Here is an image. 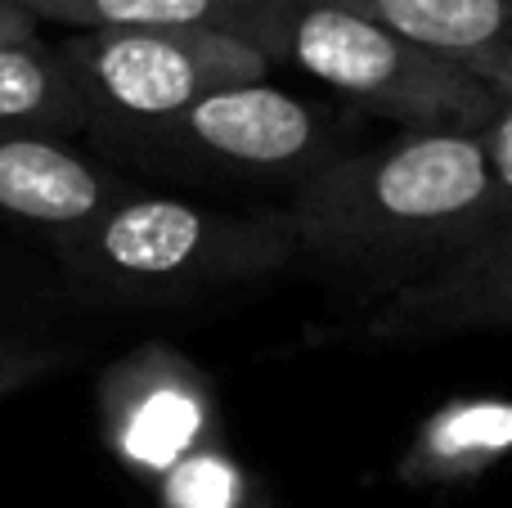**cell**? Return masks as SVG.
Here are the masks:
<instances>
[{
  "instance_id": "obj_1",
  "label": "cell",
  "mask_w": 512,
  "mask_h": 508,
  "mask_svg": "<svg viewBox=\"0 0 512 508\" xmlns=\"http://www.w3.org/2000/svg\"><path fill=\"white\" fill-rule=\"evenodd\" d=\"M297 266L387 297L423 284L499 230L481 135L400 131L351 149L288 198Z\"/></svg>"
},
{
  "instance_id": "obj_2",
  "label": "cell",
  "mask_w": 512,
  "mask_h": 508,
  "mask_svg": "<svg viewBox=\"0 0 512 508\" xmlns=\"http://www.w3.org/2000/svg\"><path fill=\"white\" fill-rule=\"evenodd\" d=\"M50 266L104 306H194L297 266L288 207H212L135 185L77 230L45 239Z\"/></svg>"
},
{
  "instance_id": "obj_3",
  "label": "cell",
  "mask_w": 512,
  "mask_h": 508,
  "mask_svg": "<svg viewBox=\"0 0 512 508\" xmlns=\"http://www.w3.org/2000/svg\"><path fill=\"white\" fill-rule=\"evenodd\" d=\"M104 158L162 180L194 185H252L288 189L333 167L346 149V135L319 104L270 81L225 86L194 99L189 108L153 122H95L86 131Z\"/></svg>"
},
{
  "instance_id": "obj_4",
  "label": "cell",
  "mask_w": 512,
  "mask_h": 508,
  "mask_svg": "<svg viewBox=\"0 0 512 508\" xmlns=\"http://www.w3.org/2000/svg\"><path fill=\"white\" fill-rule=\"evenodd\" d=\"M256 50L270 63L310 72L400 131L486 135L499 113V90L477 72L337 0H274L256 27Z\"/></svg>"
},
{
  "instance_id": "obj_5",
  "label": "cell",
  "mask_w": 512,
  "mask_h": 508,
  "mask_svg": "<svg viewBox=\"0 0 512 508\" xmlns=\"http://www.w3.org/2000/svg\"><path fill=\"white\" fill-rule=\"evenodd\" d=\"M59 54L95 104V122H153L225 86L265 81L274 63L221 27L72 32Z\"/></svg>"
},
{
  "instance_id": "obj_6",
  "label": "cell",
  "mask_w": 512,
  "mask_h": 508,
  "mask_svg": "<svg viewBox=\"0 0 512 508\" xmlns=\"http://www.w3.org/2000/svg\"><path fill=\"white\" fill-rule=\"evenodd\" d=\"M99 423L117 464L158 482L216 441V392L185 351L144 342L104 369Z\"/></svg>"
},
{
  "instance_id": "obj_7",
  "label": "cell",
  "mask_w": 512,
  "mask_h": 508,
  "mask_svg": "<svg viewBox=\"0 0 512 508\" xmlns=\"http://www.w3.org/2000/svg\"><path fill=\"white\" fill-rule=\"evenodd\" d=\"M512 333V221L450 270L378 302L364 315L369 342H441L463 333Z\"/></svg>"
},
{
  "instance_id": "obj_8",
  "label": "cell",
  "mask_w": 512,
  "mask_h": 508,
  "mask_svg": "<svg viewBox=\"0 0 512 508\" xmlns=\"http://www.w3.org/2000/svg\"><path fill=\"white\" fill-rule=\"evenodd\" d=\"M126 171L90 158L77 140L0 131V225L59 239L108 203L131 194Z\"/></svg>"
},
{
  "instance_id": "obj_9",
  "label": "cell",
  "mask_w": 512,
  "mask_h": 508,
  "mask_svg": "<svg viewBox=\"0 0 512 508\" xmlns=\"http://www.w3.org/2000/svg\"><path fill=\"white\" fill-rule=\"evenodd\" d=\"M512 455V396H454L409 437L396 473L409 486L481 482Z\"/></svg>"
},
{
  "instance_id": "obj_10",
  "label": "cell",
  "mask_w": 512,
  "mask_h": 508,
  "mask_svg": "<svg viewBox=\"0 0 512 508\" xmlns=\"http://www.w3.org/2000/svg\"><path fill=\"white\" fill-rule=\"evenodd\" d=\"M414 45L463 63L481 81L512 68V0H337Z\"/></svg>"
},
{
  "instance_id": "obj_11",
  "label": "cell",
  "mask_w": 512,
  "mask_h": 508,
  "mask_svg": "<svg viewBox=\"0 0 512 508\" xmlns=\"http://www.w3.org/2000/svg\"><path fill=\"white\" fill-rule=\"evenodd\" d=\"M90 126L95 104L59 45H45L41 36L0 45V131L86 140Z\"/></svg>"
},
{
  "instance_id": "obj_12",
  "label": "cell",
  "mask_w": 512,
  "mask_h": 508,
  "mask_svg": "<svg viewBox=\"0 0 512 508\" xmlns=\"http://www.w3.org/2000/svg\"><path fill=\"white\" fill-rule=\"evenodd\" d=\"M36 23H63L72 32H135V27H221L256 45L265 9L274 0H14Z\"/></svg>"
},
{
  "instance_id": "obj_13",
  "label": "cell",
  "mask_w": 512,
  "mask_h": 508,
  "mask_svg": "<svg viewBox=\"0 0 512 508\" xmlns=\"http://www.w3.org/2000/svg\"><path fill=\"white\" fill-rule=\"evenodd\" d=\"M153 491H158V508H279L261 477L221 441L180 459L171 473L153 482Z\"/></svg>"
},
{
  "instance_id": "obj_14",
  "label": "cell",
  "mask_w": 512,
  "mask_h": 508,
  "mask_svg": "<svg viewBox=\"0 0 512 508\" xmlns=\"http://www.w3.org/2000/svg\"><path fill=\"white\" fill-rule=\"evenodd\" d=\"M81 351L72 338L50 333L36 315L23 320H0V401L14 396L18 387H32L50 378L54 369L72 365Z\"/></svg>"
},
{
  "instance_id": "obj_15",
  "label": "cell",
  "mask_w": 512,
  "mask_h": 508,
  "mask_svg": "<svg viewBox=\"0 0 512 508\" xmlns=\"http://www.w3.org/2000/svg\"><path fill=\"white\" fill-rule=\"evenodd\" d=\"M490 86L499 90V113L486 126L481 144H486L490 171H495V189H499V225L512 221V68L499 72Z\"/></svg>"
},
{
  "instance_id": "obj_16",
  "label": "cell",
  "mask_w": 512,
  "mask_h": 508,
  "mask_svg": "<svg viewBox=\"0 0 512 508\" xmlns=\"http://www.w3.org/2000/svg\"><path fill=\"white\" fill-rule=\"evenodd\" d=\"M23 315H36L32 288H27V279H18L14 270L0 266V320H23Z\"/></svg>"
},
{
  "instance_id": "obj_17",
  "label": "cell",
  "mask_w": 512,
  "mask_h": 508,
  "mask_svg": "<svg viewBox=\"0 0 512 508\" xmlns=\"http://www.w3.org/2000/svg\"><path fill=\"white\" fill-rule=\"evenodd\" d=\"M32 36H36V18L23 5H14V0H0V45L32 41Z\"/></svg>"
}]
</instances>
